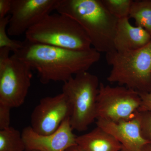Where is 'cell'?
Masks as SVG:
<instances>
[{
	"label": "cell",
	"instance_id": "3",
	"mask_svg": "<svg viewBox=\"0 0 151 151\" xmlns=\"http://www.w3.org/2000/svg\"><path fill=\"white\" fill-rule=\"evenodd\" d=\"M25 40L75 50H87L92 47L91 41L80 25L63 14H50L25 34Z\"/></svg>",
	"mask_w": 151,
	"mask_h": 151
},
{
	"label": "cell",
	"instance_id": "23",
	"mask_svg": "<svg viewBox=\"0 0 151 151\" xmlns=\"http://www.w3.org/2000/svg\"><path fill=\"white\" fill-rule=\"evenodd\" d=\"M141 151H151V142L149 143L144 146Z\"/></svg>",
	"mask_w": 151,
	"mask_h": 151
},
{
	"label": "cell",
	"instance_id": "4",
	"mask_svg": "<svg viewBox=\"0 0 151 151\" xmlns=\"http://www.w3.org/2000/svg\"><path fill=\"white\" fill-rule=\"evenodd\" d=\"M111 70L107 80L139 93L151 91V41L132 51H114L106 54Z\"/></svg>",
	"mask_w": 151,
	"mask_h": 151
},
{
	"label": "cell",
	"instance_id": "6",
	"mask_svg": "<svg viewBox=\"0 0 151 151\" xmlns=\"http://www.w3.org/2000/svg\"><path fill=\"white\" fill-rule=\"evenodd\" d=\"M10 50L0 48V103L11 108L24 103L31 86V68L13 55Z\"/></svg>",
	"mask_w": 151,
	"mask_h": 151
},
{
	"label": "cell",
	"instance_id": "12",
	"mask_svg": "<svg viewBox=\"0 0 151 151\" xmlns=\"http://www.w3.org/2000/svg\"><path fill=\"white\" fill-rule=\"evenodd\" d=\"M129 18L118 21L114 40L115 50L119 52L137 50L146 46L151 41V35L145 29L133 26Z\"/></svg>",
	"mask_w": 151,
	"mask_h": 151
},
{
	"label": "cell",
	"instance_id": "15",
	"mask_svg": "<svg viewBox=\"0 0 151 151\" xmlns=\"http://www.w3.org/2000/svg\"><path fill=\"white\" fill-rule=\"evenodd\" d=\"M25 150L22 133L12 127L0 130V151Z\"/></svg>",
	"mask_w": 151,
	"mask_h": 151
},
{
	"label": "cell",
	"instance_id": "9",
	"mask_svg": "<svg viewBox=\"0 0 151 151\" xmlns=\"http://www.w3.org/2000/svg\"><path fill=\"white\" fill-rule=\"evenodd\" d=\"M58 0H12L9 35L18 36L55 10Z\"/></svg>",
	"mask_w": 151,
	"mask_h": 151
},
{
	"label": "cell",
	"instance_id": "8",
	"mask_svg": "<svg viewBox=\"0 0 151 151\" xmlns=\"http://www.w3.org/2000/svg\"><path fill=\"white\" fill-rule=\"evenodd\" d=\"M71 107L63 93L41 99L31 116L30 127L35 132L47 135L54 133L71 115Z\"/></svg>",
	"mask_w": 151,
	"mask_h": 151
},
{
	"label": "cell",
	"instance_id": "5",
	"mask_svg": "<svg viewBox=\"0 0 151 151\" xmlns=\"http://www.w3.org/2000/svg\"><path fill=\"white\" fill-rule=\"evenodd\" d=\"M100 83L97 76L81 72L64 82L62 93L71 106L70 122L73 130L84 132L97 119L96 108Z\"/></svg>",
	"mask_w": 151,
	"mask_h": 151
},
{
	"label": "cell",
	"instance_id": "21",
	"mask_svg": "<svg viewBox=\"0 0 151 151\" xmlns=\"http://www.w3.org/2000/svg\"><path fill=\"white\" fill-rule=\"evenodd\" d=\"M12 7V0H0V19L7 16Z\"/></svg>",
	"mask_w": 151,
	"mask_h": 151
},
{
	"label": "cell",
	"instance_id": "24",
	"mask_svg": "<svg viewBox=\"0 0 151 151\" xmlns=\"http://www.w3.org/2000/svg\"></svg>",
	"mask_w": 151,
	"mask_h": 151
},
{
	"label": "cell",
	"instance_id": "14",
	"mask_svg": "<svg viewBox=\"0 0 151 151\" xmlns=\"http://www.w3.org/2000/svg\"><path fill=\"white\" fill-rule=\"evenodd\" d=\"M129 18L151 35V0L133 1Z\"/></svg>",
	"mask_w": 151,
	"mask_h": 151
},
{
	"label": "cell",
	"instance_id": "22",
	"mask_svg": "<svg viewBox=\"0 0 151 151\" xmlns=\"http://www.w3.org/2000/svg\"><path fill=\"white\" fill-rule=\"evenodd\" d=\"M65 151H84L77 145L72 146Z\"/></svg>",
	"mask_w": 151,
	"mask_h": 151
},
{
	"label": "cell",
	"instance_id": "13",
	"mask_svg": "<svg viewBox=\"0 0 151 151\" xmlns=\"http://www.w3.org/2000/svg\"><path fill=\"white\" fill-rule=\"evenodd\" d=\"M76 143L84 151H120L122 149L116 138L97 126L89 133L76 136Z\"/></svg>",
	"mask_w": 151,
	"mask_h": 151
},
{
	"label": "cell",
	"instance_id": "10",
	"mask_svg": "<svg viewBox=\"0 0 151 151\" xmlns=\"http://www.w3.org/2000/svg\"><path fill=\"white\" fill-rule=\"evenodd\" d=\"M70 118L65 119L54 133L44 135L35 132L30 126L22 132L27 151H65L76 145V136L70 125Z\"/></svg>",
	"mask_w": 151,
	"mask_h": 151
},
{
	"label": "cell",
	"instance_id": "7",
	"mask_svg": "<svg viewBox=\"0 0 151 151\" xmlns=\"http://www.w3.org/2000/svg\"><path fill=\"white\" fill-rule=\"evenodd\" d=\"M139 92L126 86L100 83L97 95V119L113 122L132 119L140 107Z\"/></svg>",
	"mask_w": 151,
	"mask_h": 151
},
{
	"label": "cell",
	"instance_id": "20",
	"mask_svg": "<svg viewBox=\"0 0 151 151\" xmlns=\"http://www.w3.org/2000/svg\"><path fill=\"white\" fill-rule=\"evenodd\" d=\"M141 98L139 112H151V91L147 93H139Z\"/></svg>",
	"mask_w": 151,
	"mask_h": 151
},
{
	"label": "cell",
	"instance_id": "18",
	"mask_svg": "<svg viewBox=\"0 0 151 151\" xmlns=\"http://www.w3.org/2000/svg\"><path fill=\"white\" fill-rule=\"evenodd\" d=\"M141 113L142 134L146 139L151 142V112H143Z\"/></svg>",
	"mask_w": 151,
	"mask_h": 151
},
{
	"label": "cell",
	"instance_id": "11",
	"mask_svg": "<svg viewBox=\"0 0 151 151\" xmlns=\"http://www.w3.org/2000/svg\"><path fill=\"white\" fill-rule=\"evenodd\" d=\"M96 124L116 138L122 145L121 151H141L151 142L142 134V116L139 111L129 120L113 122L97 119Z\"/></svg>",
	"mask_w": 151,
	"mask_h": 151
},
{
	"label": "cell",
	"instance_id": "17",
	"mask_svg": "<svg viewBox=\"0 0 151 151\" xmlns=\"http://www.w3.org/2000/svg\"><path fill=\"white\" fill-rule=\"evenodd\" d=\"M10 15L0 19V48L6 47L14 53L18 51L23 45V41L11 39L6 30Z\"/></svg>",
	"mask_w": 151,
	"mask_h": 151
},
{
	"label": "cell",
	"instance_id": "16",
	"mask_svg": "<svg viewBox=\"0 0 151 151\" xmlns=\"http://www.w3.org/2000/svg\"><path fill=\"white\" fill-rule=\"evenodd\" d=\"M103 5L118 19L129 18L132 0H101Z\"/></svg>",
	"mask_w": 151,
	"mask_h": 151
},
{
	"label": "cell",
	"instance_id": "1",
	"mask_svg": "<svg viewBox=\"0 0 151 151\" xmlns=\"http://www.w3.org/2000/svg\"><path fill=\"white\" fill-rule=\"evenodd\" d=\"M13 54L36 70L43 84L50 81L64 83L73 76L87 71L101 57L93 47L87 50H72L26 40L22 47Z\"/></svg>",
	"mask_w": 151,
	"mask_h": 151
},
{
	"label": "cell",
	"instance_id": "2",
	"mask_svg": "<svg viewBox=\"0 0 151 151\" xmlns=\"http://www.w3.org/2000/svg\"><path fill=\"white\" fill-rule=\"evenodd\" d=\"M55 10L78 22L98 52L106 54L116 51L114 40L119 19L101 0H58Z\"/></svg>",
	"mask_w": 151,
	"mask_h": 151
},
{
	"label": "cell",
	"instance_id": "19",
	"mask_svg": "<svg viewBox=\"0 0 151 151\" xmlns=\"http://www.w3.org/2000/svg\"><path fill=\"white\" fill-rule=\"evenodd\" d=\"M11 109L7 105L0 103V130L10 127Z\"/></svg>",
	"mask_w": 151,
	"mask_h": 151
}]
</instances>
